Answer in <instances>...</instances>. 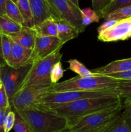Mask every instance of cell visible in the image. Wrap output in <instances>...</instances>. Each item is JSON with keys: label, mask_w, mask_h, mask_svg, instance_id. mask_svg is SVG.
<instances>
[{"label": "cell", "mask_w": 131, "mask_h": 132, "mask_svg": "<svg viewBox=\"0 0 131 132\" xmlns=\"http://www.w3.org/2000/svg\"><path fill=\"white\" fill-rule=\"evenodd\" d=\"M123 105L119 95L87 98L60 105H37L35 108L49 111L68 121L69 126L79 119Z\"/></svg>", "instance_id": "1"}, {"label": "cell", "mask_w": 131, "mask_h": 132, "mask_svg": "<svg viewBox=\"0 0 131 132\" xmlns=\"http://www.w3.org/2000/svg\"><path fill=\"white\" fill-rule=\"evenodd\" d=\"M118 82V80L102 75L95 74L89 77L77 76L51 85L50 92L116 90Z\"/></svg>", "instance_id": "2"}, {"label": "cell", "mask_w": 131, "mask_h": 132, "mask_svg": "<svg viewBox=\"0 0 131 132\" xmlns=\"http://www.w3.org/2000/svg\"><path fill=\"white\" fill-rule=\"evenodd\" d=\"M15 111L26 122L32 132H58L69 126L66 119L49 111L35 108Z\"/></svg>", "instance_id": "3"}, {"label": "cell", "mask_w": 131, "mask_h": 132, "mask_svg": "<svg viewBox=\"0 0 131 132\" xmlns=\"http://www.w3.org/2000/svg\"><path fill=\"white\" fill-rule=\"evenodd\" d=\"M123 111V105L85 116L73 122L72 132H104Z\"/></svg>", "instance_id": "4"}, {"label": "cell", "mask_w": 131, "mask_h": 132, "mask_svg": "<svg viewBox=\"0 0 131 132\" xmlns=\"http://www.w3.org/2000/svg\"><path fill=\"white\" fill-rule=\"evenodd\" d=\"M51 18L55 21L64 20L75 28L79 33L83 32L86 27L82 24L80 8L74 6L69 0H46Z\"/></svg>", "instance_id": "5"}, {"label": "cell", "mask_w": 131, "mask_h": 132, "mask_svg": "<svg viewBox=\"0 0 131 132\" xmlns=\"http://www.w3.org/2000/svg\"><path fill=\"white\" fill-rule=\"evenodd\" d=\"M60 50L44 59L34 62L21 88L30 85H53L50 79V73L54 64L61 60L62 54L60 52Z\"/></svg>", "instance_id": "6"}, {"label": "cell", "mask_w": 131, "mask_h": 132, "mask_svg": "<svg viewBox=\"0 0 131 132\" xmlns=\"http://www.w3.org/2000/svg\"><path fill=\"white\" fill-rule=\"evenodd\" d=\"M33 64L20 68H14L6 63L1 67L0 80L6 90L11 107L13 97L22 87Z\"/></svg>", "instance_id": "7"}, {"label": "cell", "mask_w": 131, "mask_h": 132, "mask_svg": "<svg viewBox=\"0 0 131 132\" xmlns=\"http://www.w3.org/2000/svg\"><path fill=\"white\" fill-rule=\"evenodd\" d=\"M51 85H30L21 88L12 101V108L15 110L33 108L50 92Z\"/></svg>", "instance_id": "8"}, {"label": "cell", "mask_w": 131, "mask_h": 132, "mask_svg": "<svg viewBox=\"0 0 131 132\" xmlns=\"http://www.w3.org/2000/svg\"><path fill=\"white\" fill-rule=\"evenodd\" d=\"M119 95L116 90L105 91H69L48 93L37 105H60L87 98ZM37 106V105H36Z\"/></svg>", "instance_id": "9"}, {"label": "cell", "mask_w": 131, "mask_h": 132, "mask_svg": "<svg viewBox=\"0 0 131 132\" xmlns=\"http://www.w3.org/2000/svg\"><path fill=\"white\" fill-rule=\"evenodd\" d=\"M62 46L57 36H42L37 34L36 36L34 48L33 49L34 62L44 59L56 52L57 50H60Z\"/></svg>", "instance_id": "10"}, {"label": "cell", "mask_w": 131, "mask_h": 132, "mask_svg": "<svg viewBox=\"0 0 131 132\" xmlns=\"http://www.w3.org/2000/svg\"><path fill=\"white\" fill-rule=\"evenodd\" d=\"M131 37V18L117 22L114 25L98 36L103 42L125 41Z\"/></svg>", "instance_id": "11"}, {"label": "cell", "mask_w": 131, "mask_h": 132, "mask_svg": "<svg viewBox=\"0 0 131 132\" xmlns=\"http://www.w3.org/2000/svg\"><path fill=\"white\" fill-rule=\"evenodd\" d=\"M34 62L33 50L24 48L13 41L10 59L6 63L14 68H20Z\"/></svg>", "instance_id": "12"}, {"label": "cell", "mask_w": 131, "mask_h": 132, "mask_svg": "<svg viewBox=\"0 0 131 132\" xmlns=\"http://www.w3.org/2000/svg\"><path fill=\"white\" fill-rule=\"evenodd\" d=\"M131 70V57L116 60L109 63L104 67L92 70L91 72L95 75L106 76L107 74Z\"/></svg>", "instance_id": "13"}, {"label": "cell", "mask_w": 131, "mask_h": 132, "mask_svg": "<svg viewBox=\"0 0 131 132\" xmlns=\"http://www.w3.org/2000/svg\"><path fill=\"white\" fill-rule=\"evenodd\" d=\"M37 33L34 28L23 27L17 33L9 36L15 43L27 48L33 49Z\"/></svg>", "instance_id": "14"}, {"label": "cell", "mask_w": 131, "mask_h": 132, "mask_svg": "<svg viewBox=\"0 0 131 132\" xmlns=\"http://www.w3.org/2000/svg\"><path fill=\"white\" fill-rule=\"evenodd\" d=\"M29 3L33 14L34 27L51 17L46 0H29Z\"/></svg>", "instance_id": "15"}, {"label": "cell", "mask_w": 131, "mask_h": 132, "mask_svg": "<svg viewBox=\"0 0 131 132\" xmlns=\"http://www.w3.org/2000/svg\"><path fill=\"white\" fill-rule=\"evenodd\" d=\"M57 37L60 43L64 45L66 43L78 37L79 32L64 20H57Z\"/></svg>", "instance_id": "16"}, {"label": "cell", "mask_w": 131, "mask_h": 132, "mask_svg": "<svg viewBox=\"0 0 131 132\" xmlns=\"http://www.w3.org/2000/svg\"><path fill=\"white\" fill-rule=\"evenodd\" d=\"M104 132H131V119L123 110Z\"/></svg>", "instance_id": "17"}, {"label": "cell", "mask_w": 131, "mask_h": 132, "mask_svg": "<svg viewBox=\"0 0 131 132\" xmlns=\"http://www.w3.org/2000/svg\"><path fill=\"white\" fill-rule=\"evenodd\" d=\"M15 3L23 18V27L34 28V21L29 0H17Z\"/></svg>", "instance_id": "18"}, {"label": "cell", "mask_w": 131, "mask_h": 132, "mask_svg": "<svg viewBox=\"0 0 131 132\" xmlns=\"http://www.w3.org/2000/svg\"><path fill=\"white\" fill-rule=\"evenodd\" d=\"M23 26L15 23L8 16L0 15V34L11 36L21 30Z\"/></svg>", "instance_id": "19"}, {"label": "cell", "mask_w": 131, "mask_h": 132, "mask_svg": "<svg viewBox=\"0 0 131 132\" xmlns=\"http://www.w3.org/2000/svg\"><path fill=\"white\" fill-rule=\"evenodd\" d=\"M37 34L42 36H57V22L53 18L45 19L39 25L34 27Z\"/></svg>", "instance_id": "20"}, {"label": "cell", "mask_w": 131, "mask_h": 132, "mask_svg": "<svg viewBox=\"0 0 131 132\" xmlns=\"http://www.w3.org/2000/svg\"><path fill=\"white\" fill-rule=\"evenodd\" d=\"M131 18V5L119 8L110 13L102 15L103 18L105 21H119Z\"/></svg>", "instance_id": "21"}, {"label": "cell", "mask_w": 131, "mask_h": 132, "mask_svg": "<svg viewBox=\"0 0 131 132\" xmlns=\"http://www.w3.org/2000/svg\"><path fill=\"white\" fill-rule=\"evenodd\" d=\"M6 15L15 23L23 26V18L17 6L16 3L12 0H6Z\"/></svg>", "instance_id": "22"}, {"label": "cell", "mask_w": 131, "mask_h": 132, "mask_svg": "<svg viewBox=\"0 0 131 132\" xmlns=\"http://www.w3.org/2000/svg\"><path fill=\"white\" fill-rule=\"evenodd\" d=\"M68 63H69V69L77 73L80 77H89L95 75L91 70L87 69L84 64L77 59H70Z\"/></svg>", "instance_id": "23"}, {"label": "cell", "mask_w": 131, "mask_h": 132, "mask_svg": "<svg viewBox=\"0 0 131 132\" xmlns=\"http://www.w3.org/2000/svg\"><path fill=\"white\" fill-rule=\"evenodd\" d=\"M80 12L82 15V24L85 27L92 23H98L100 21V17L93 9H91V8L81 9Z\"/></svg>", "instance_id": "24"}, {"label": "cell", "mask_w": 131, "mask_h": 132, "mask_svg": "<svg viewBox=\"0 0 131 132\" xmlns=\"http://www.w3.org/2000/svg\"><path fill=\"white\" fill-rule=\"evenodd\" d=\"M116 90L121 99H131V80H118Z\"/></svg>", "instance_id": "25"}, {"label": "cell", "mask_w": 131, "mask_h": 132, "mask_svg": "<svg viewBox=\"0 0 131 132\" xmlns=\"http://www.w3.org/2000/svg\"><path fill=\"white\" fill-rule=\"evenodd\" d=\"M129 5H131V0H111L109 5L103 10L101 18L102 15L111 12L119 8L129 6Z\"/></svg>", "instance_id": "26"}, {"label": "cell", "mask_w": 131, "mask_h": 132, "mask_svg": "<svg viewBox=\"0 0 131 132\" xmlns=\"http://www.w3.org/2000/svg\"><path fill=\"white\" fill-rule=\"evenodd\" d=\"M1 43H2L3 55L5 62L7 63L11 54L13 41L9 36L6 35H1Z\"/></svg>", "instance_id": "27"}, {"label": "cell", "mask_w": 131, "mask_h": 132, "mask_svg": "<svg viewBox=\"0 0 131 132\" xmlns=\"http://www.w3.org/2000/svg\"><path fill=\"white\" fill-rule=\"evenodd\" d=\"M64 71L65 70L62 68V65L60 61L57 62L54 64L50 73V79L52 85L57 83L58 81L62 77Z\"/></svg>", "instance_id": "28"}, {"label": "cell", "mask_w": 131, "mask_h": 132, "mask_svg": "<svg viewBox=\"0 0 131 132\" xmlns=\"http://www.w3.org/2000/svg\"><path fill=\"white\" fill-rule=\"evenodd\" d=\"M14 110L15 113V121L13 129L15 132H32L26 122L15 110Z\"/></svg>", "instance_id": "29"}, {"label": "cell", "mask_w": 131, "mask_h": 132, "mask_svg": "<svg viewBox=\"0 0 131 132\" xmlns=\"http://www.w3.org/2000/svg\"><path fill=\"white\" fill-rule=\"evenodd\" d=\"M10 106V104L9 103L8 98L6 90H5L2 82L0 80V110L6 109Z\"/></svg>", "instance_id": "30"}, {"label": "cell", "mask_w": 131, "mask_h": 132, "mask_svg": "<svg viewBox=\"0 0 131 132\" xmlns=\"http://www.w3.org/2000/svg\"><path fill=\"white\" fill-rule=\"evenodd\" d=\"M111 0H92V6L93 10L101 18L103 10L109 4Z\"/></svg>", "instance_id": "31"}, {"label": "cell", "mask_w": 131, "mask_h": 132, "mask_svg": "<svg viewBox=\"0 0 131 132\" xmlns=\"http://www.w3.org/2000/svg\"><path fill=\"white\" fill-rule=\"evenodd\" d=\"M15 121V113L14 110L8 113L5 120L4 125V130L5 132H9L12 129L14 128V124Z\"/></svg>", "instance_id": "32"}, {"label": "cell", "mask_w": 131, "mask_h": 132, "mask_svg": "<svg viewBox=\"0 0 131 132\" xmlns=\"http://www.w3.org/2000/svg\"><path fill=\"white\" fill-rule=\"evenodd\" d=\"M106 76L113 77L117 80H131V70L110 73V74H107Z\"/></svg>", "instance_id": "33"}, {"label": "cell", "mask_w": 131, "mask_h": 132, "mask_svg": "<svg viewBox=\"0 0 131 132\" xmlns=\"http://www.w3.org/2000/svg\"><path fill=\"white\" fill-rule=\"evenodd\" d=\"M12 110V108L10 106L6 109L0 110V132H5L4 125H5V118H6V116L8 113Z\"/></svg>", "instance_id": "34"}, {"label": "cell", "mask_w": 131, "mask_h": 132, "mask_svg": "<svg viewBox=\"0 0 131 132\" xmlns=\"http://www.w3.org/2000/svg\"><path fill=\"white\" fill-rule=\"evenodd\" d=\"M118 21H105L102 24H101V25L97 28L98 34H101L102 32H105L106 30L109 29V28H110V27H113V25H114Z\"/></svg>", "instance_id": "35"}, {"label": "cell", "mask_w": 131, "mask_h": 132, "mask_svg": "<svg viewBox=\"0 0 131 132\" xmlns=\"http://www.w3.org/2000/svg\"><path fill=\"white\" fill-rule=\"evenodd\" d=\"M6 0H0V15H6Z\"/></svg>", "instance_id": "36"}, {"label": "cell", "mask_w": 131, "mask_h": 132, "mask_svg": "<svg viewBox=\"0 0 131 132\" xmlns=\"http://www.w3.org/2000/svg\"><path fill=\"white\" fill-rule=\"evenodd\" d=\"M0 63L2 65L6 64L5 59H4L3 55V51H2V43H1V34H0Z\"/></svg>", "instance_id": "37"}, {"label": "cell", "mask_w": 131, "mask_h": 132, "mask_svg": "<svg viewBox=\"0 0 131 132\" xmlns=\"http://www.w3.org/2000/svg\"><path fill=\"white\" fill-rule=\"evenodd\" d=\"M71 3H73L77 7L80 8L79 6V2H78V0H69Z\"/></svg>", "instance_id": "38"}, {"label": "cell", "mask_w": 131, "mask_h": 132, "mask_svg": "<svg viewBox=\"0 0 131 132\" xmlns=\"http://www.w3.org/2000/svg\"><path fill=\"white\" fill-rule=\"evenodd\" d=\"M58 132H72L71 130V128L69 126H68V127L66 128L63 129V130H60V131H58Z\"/></svg>", "instance_id": "39"}, {"label": "cell", "mask_w": 131, "mask_h": 132, "mask_svg": "<svg viewBox=\"0 0 131 132\" xmlns=\"http://www.w3.org/2000/svg\"><path fill=\"white\" fill-rule=\"evenodd\" d=\"M12 1H14V3H16L17 1V0H12Z\"/></svg>", "instance_id": "40"}, {"label": "cell", "mask_w": 131, "mask_h": 132, "mask_svg": "<svg viewBox=\"0 0 131 132\" xmlns=\"http://www.w3.org/2000/svg\"><path fill=\"white\" fill-rule=\"evenodd\" d=\"M1 66H2V64H1V63H0V69H1Z\"/></svg>", "instance_id": "41"}]
</instances>
